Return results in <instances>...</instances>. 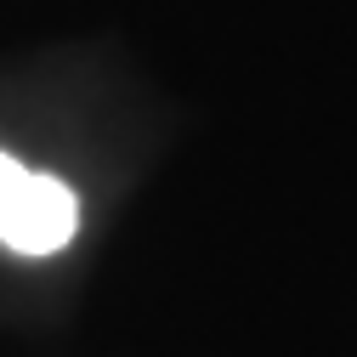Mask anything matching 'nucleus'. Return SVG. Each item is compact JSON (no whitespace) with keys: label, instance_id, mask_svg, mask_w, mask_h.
Listing matches in <instances>:
<instances>
[{"label":"nucleus","instance_id":"obj_1","mask_svg":"<svg viewBox=\"0 0 357 357\" xmlns=\"http://www.w3.org/2000/svg\"><path fill=\"white\" fill-rule=\"evenodd\" d=\"M79 233V199L57 176L23 170L0 153V244L17 255H57Z\"/></svg>","mask_w":357,"mask_h":357}]
</instances>
